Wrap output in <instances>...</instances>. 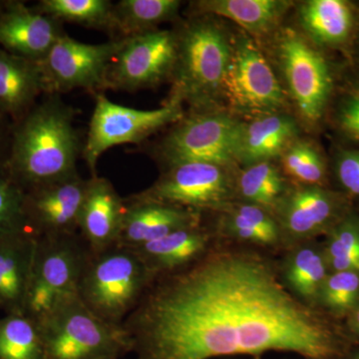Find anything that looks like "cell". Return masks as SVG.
Wrapping results in <instances>:
<instances>
[{
    "instance_id": "7",
    "label": "cell",
    "mask_w": 359,
    "mask_h": 359,
    "mask_svg": "<svg viewBox=\"0 0 359 359\" xmlns=\"http://www.w3.org/2000/svg\"><path fill=\"white\" fill-rule=\"evenodd\" d=\"M183 117L182 104L177 101L169 100L158 109L139 110L111 102L104 93L95 94V106L82 153L91 176H96L97 163L110 148L123 144H140Z\"/></svg>"
},
{
    "instance_id": "32",
    "label": "cell",
    "mask_w": 359,
    "mask_h": 359,
    "mask_svg": "<svg viewBox=\"0 0 359 359\" xmlns=\"http://www.w3.org/2000/svg\"><path fill=\"white\" fill-rule=\"evenodd\" d=\"M25 200V191L6 165L0 167V238L32 233L26 218Z\"/></svg>"
},
{
    "instance_id": "26",
    "label": "cell",
    "mask_w": 359,
    "mask_h": 359,
    "mask_svg": "<svg viewBox=\"0 0 359 359\" xmlns=\"http://www.w3.org/2000/svg\"><path fill=\"white\" fill-rule=\"evenodd\" d=\"M287 4L278 0H205L195 7L198 13L224 16L250 33L262 34L278 22Z\"/></svg>"
},
{
    "instance_id": "18",
    "label": "cell",
    "mask_w": 359,
    "mask_h": 359,
    "mask_svg": "<svg viewBox=\"0 0 359 359\" xmlns=\"http://www.w3.org/2000/svg\"><path fill=\"white\" fill-rule=\"evenodd\" d=\"M125 199L120 197L109 180L91 176L79 218L80 237L89 252H98L117 244Z\"/></svg>"
},
{
    "instance_id": "15",
    "label": "cell",
    "mask_w": 359,
    "mask_h": 359,
    "mask_svg": "<svg viewBox=\"0 0 359 359\" xmlns=\"http://www.w3.org/2000/svg\"><path fill=\"white\" fill-rule=\"evenodd\" d=\"M88 180L78 173L25 191V209L30 230L37 237L76 235Z\"/></svg>"
},
{
    "instance_id": "21",
    "label": "cell",
    "mask_w": 359,
    "mask_h": 359,
    "mask_svg": "<svg viewBox=\"0 0 359 359\" xmlns=\"http://www.w3.org/2000/svg\"><path fill=\"white\" fill-rule=\"evenodd\" d=\"M45 95L39 62L0 48V112L13 124L20 121Z\"/></svg>"
},
{
    "instance_id": "22",
    "label": "cell",
    "mask_w": 359,
    "mask_h": 359,
    "mask_svg": "<svg viewBox=\"0 0 359 359\" xmlns=\"http://www.w3.org/2000/svg\"><path fill=\"white\" fill-rule=\"evenodd\" d=\"M295 131L294 121L283 115H269L240 124L236 160L252 165L283 154Z\"/></svg>"
},
{
    "instance_id": "19",
    "label": "cell",
    "mask_w": 359,
    "mask_h": 359,
    "mask_svg": "<svg viewBox=\"0 0 359 359\" xmlns=\"http://www.w3.org/2000/svg\"><path fill=\"white\" fill-rule=\"evenodd\" d=\"M217 240L215 231L198 224L173 231L132 250L140 257L156 280L195 263Z\"/></svg>"
},
{
    "instance_id": "29",
    "label": "cell",
    "mask_w": 359,
    "mask_h": 359,
    "mask_svg": "<svg viewBox=\"0 0 359 359\" xmlns=\"http://www.w3.org/2000/svg\"><path fill=\"white\" fill-rule=\"evenodd\" d=\"M285 191L280 172L269 161L249 165L237 181V195L241 199L247 204L264 208L271 214Z\"/></svg>"
},
{
    "instance_id": "25",
    "label": "cell",
    "mask_w": 359,
    "mask_h": 359,
    "mask_svg": "<svg viewBox=\"0 0 359 359\" xmlns=\"http://www.w3.org/2000/svg\"><path fill=\"white\" fill-rule=\"evenodd\" d=\"M179 0H120L113 6L111 39H127L155 32L179 13Z\"/></svg>"
},
{
    "instance_id": "23",
    "label": "cell",
    "mask_w": 359,
    "mask_h": 359,
    "mask_svg": "<svg viewBox=\"0 0 359 359\" xmlns=\"http://www.w3.org/2000/svg\"><path fill=\"white\" fill-rule=\"evenodd\" d=\"M278 264L290 292L306 304L318 306L321 287L330 273L323 247L311 242L294 245L287 249Z\"/></svg>"
},
{
    "instance_id": "17",
    "label": "cell",
    "mask_w": 359,
    "mask_h": 359,
    "mask_svg": "<svg viewBox=\"0 0 359 359\" xmlns=\"http://www.w3.org/2000/svg\"><path fill=\"white\" fill-rule=\"evenodd\" d=\"M201 214L153 201L125 199L117 244L136 249L181 229L201 224Z\"/></svg>"
},
{
    "instance_id": "13",
    "label": "cell",
    "mask_w": 359,
    "mask_h": 359,
    "mask_svg": "<svg viewBox=\"0 0 359 359\" xmlns=\"http://www.w3.org/2000/svg\"><path fill=\"white\" fill-rule=\"evenodd\" d=\"M221 90L231 105L250 112L269 113L283 103L275 73L252 40L238 39L231 48Z\"/></svg>"
},
{
    "instance_id": "14",
    "label": "cell",
    "mask_w": 359,
    "mask_h": 359,
    "mask_svg": "<svg viewBox=\"0 0 359 359\" xmlns=\"http://www.w3.org/2000/svg\"><path fill=\"white\" fill-rule=\"evenodd\" d=\"M280 59L299 111L309 121H318L332 94V74L327 61L294 33H287L282 40Z\"/></svg>"
},
{
    "instance_id": "30",
    "label": "cell",
    "mask_w": 359,
    "mask_h": 359,
    "mask_svg": "<svg viewBox=\"0 0 359 359\" xmlns=\"http://www.w3.org/2000/svg\"><path fill=\"white\" fill-rule=\"evenodd\" d=\"M330 273H359V219L347 215L327 233L321 245Z\"/></svg>"
},
{
    "instance_id": "1",
    "label": "cell",
    "mask_w": 359,
    "mask_h": 359,
    "mask_svg": "<svg viewBox=\"0 0 359 359\" xmlns=\"http://www.w3.org/2000/svg\"><path fill=\"white\" fill-rule=\"evenodd\" d=\"M339 320L292 294L268 255L217 240L195 263L156 278L123 327L138 359H344L358 341Z\"/></svg>"
},
{
    "instance_id": "12",
    "label": "cell",
    "mask_w": 359,
    "mask_h": 359,
    "mask_svg": "<svg viewBox=\"0 0 359 359\" xmlns=\"http://www.w3.org/2000/svg\"><path fill=\"white\" fill-rule=\"evenodd\" d=\"M273 215L285 249L327 235L347 216L340 196L321 186L309 185L285 191Z\"/></svg>"
},
{
    "instance_id": "36",
    "label": "cell",
    "mask_w": 359,
    "mask_h": 359,
    "mask_svg": "<svg viewBox=\"0 0 359 359\" xmlns=\"http://www.w3.org/2000/svg\"><path fill=\"white\" fill-rule=\"evenodd\" d=\"M13 122L0 112V167L6 164L11 147Z\"/></svg>"
},
{
    "instance_id": "16",
    "label": "cell",
    "mask_w": 359,
    "mask_h": 359,
    "mask_svg": "<svg viewBox=\"0 0 359 359\" xmlns=\"http://www.w3.org/2000/svg\"><path fill=\"white\" fill-rule=\"evenodd\" d=\"M66 34L62 22L23 2L0 7V48L13 55L39 62Z\"/></svg>"
},
{
    "instance_id": "4",
    "label": "cell",
    "mask_w": 359,
    "mask_h": 359,
    "mask_svg": "<svg viewBox=\"0 0 359 359\" xmlns=\"http://www.w3.org/2000/svg\"><path fill=\"white\" fill-rule=\"evenodd\" d=\"M36 321L43 359H117L133 349L123 325L101 320L78 295Z\"/></svg>"
},
{
    "instance_id": "33",
    "label": "cell",
    "mask_w": 359,
    "mask_h": 359,
    "mask_svg": "<svg viewBox=\"0 0 359 359\" xmlns=\"http://www.w3.org/2000/svg\"><path fill=\"white\" fill-rule=\"evenodd\" d=\"M282 163L285 173L304 185L320 186L325 180V162L318 151L306 142H297L285 149Z\"/></svg>"
},
{
    "instance_id": "3",
    "label": "cell",
    "mask_w": 359,
    "mask_h": 359,
    "mask_svg": "<svg viewBox=\"0 0 359 359\" xmlns=\"http://www.w3.org/2000/svg\"><path fill=\"white\" fill-rule=\"evenodd\" d=\"M154 280L134 250L114 245L89 252L78 297L101 320L122 325Z\"/></svg>"
},
{
    "instance_id": "27",
    "label": "cell",
    "mask_w": 359,
    "mask_h": 359,
    "mask_svg": "<svg viewBox=\"0 0 359 359\" xmlns=\"http://www.w3.org/2000/svg\"><path fill=\"white\" fill-rule=\"evenodd\" d=\"M113 6L110 0H40L34 8L60 22L103 30L111 36Z\"/></svg>"
},
{
    "instance_id": "9",
    "label": "cell",
    "mask_w": 359,
    "mask_h": 359,
    "mask_svg": "<svg viewBox=\"0 0 359 359\" xmlns=\"http://www.w3.org/2000/svg\"><path fill=\"white\" fill-rule=\"evenodd\" d=\"M125 39H110L100 44H88L67 34L52 46L39 61L45 95H61L75 89L104 93V82L111 60Z\"/></svg>"
},
{
    "instance_id": "5",
    "label": "cell",
    "mask_w": 359,
    "mask_h": 359,
    "mask_svg": "<svg viewBox=\"0 0 359 359\" xmlns=\"http://www.w3.org/2000/svg\"><path fill=\"white\" fill-rule=\"evenodd\" d=\"M176 34L178 56L170 100L188 101L201 107L221 90L231 47L218 26L200 18L187 23Z\"/></svg>"
},
{
    "instance_id": "24",
    "label": "cell",
    "mask_w": 359,
    "mask_h": 359,
    "mask_svg": "<svg viewBox=\"0 0 359 359\" xmlns=\"http://www.w3.org/2000/svg\"><path fill=\"white\" fill-rule=\"evenodd\" d=\"M301 20L314 41L325 46H339L353 32L354 13L342 0H311L302 6Z\"/></svg>"
},
{
    "instance_id": "2",
    "label": "cell",
    "mask_w": 359,
    "mask_h": 359,
    "mask_svg": "<svg viewBox=\"0 0 359 359\" xmlns=\"http://www.w3.org/2000/svg\"><path fill=\"white\" fill-rule=\"evenodd\" d=\"M84 142L75 127V112L61 95H43L13 124L6 167L25 191L78 174Z\"/></svg>"
},
{
    "instance_id": "31",
    "label": "cell",
    "mask_w": 359,
    "mask_h": 359,
    "mask_svg": "<svg viewBox=\"0 0 359 359\" xmlns=\"http://www.w3.org/2000/svg\"><path fill=\"white\" fill-rule=\"evenodd\" d=\"M358 304L359 273L353 271L328 273L318 294V308L340 320L346 318Z\"/></svg>"
},
{
    "instance_id": "35",
    "label": "cell",
    "mask_w": 359,
    "mask_h": 359,
    "mask_svg": "<svg viewBox=\"0 0 359 359\" xmlns=\"http://www.w3.org/2000/svg\"><path fill=\"white\" fill-rule=\"evenodd\" d=\"M337 175L344 190L359 197V150L346 151L339 156Z\"/></svg>"
},
{
    "instance_id": "6",
    "label": "cell",
    "mask_w": 359,
    "mask_h": 359,
    "mask_svg": "<svg viewBox=\"0 0 359 359\" xmlns=\"http://www.w3.org/2000/svg\"><path fill=\"white\" fill-rule=\"evenodd\" d=\"M88 254L79 233L39 238L25 313L39 320L76 297Z\"/></svg>"
},
{
    "instance_id": "38",
    "label": "cell",
    "mask_w": 359,
    "mask_h": 359,
    "mask_svg": "<svg viewBox=\"0 0 359 359\" xmlns=\"http://www.w3.org/2000/svg\"><path fill=\"white\" fill-rule=\"evenodd\" d=\"M344 359H359V346L354 347L353 351L347 354L346 358Z\"/></svg>"
},
{
    "instance_id": "8",
    "label": "cell",
    "mask_w": 359,
    "mask_h": 359,
    "mask_svg": "<svg viewBox=\"0 0 359 359\" xmlns=\"http://www.w3.org/2000/svg\"><path fill=\"white\" fill-rule=\"evenodd\" d=\"M237 182L224 167L204 162H184L167 166L150 188L134 194V199L153 201L202 214L222 212L233 203Z\"/></svg>"
},
{
    "instance_id": "10",
    "label": "cell",
    "mask_w": 359,
    "mask_h": 359,
    "mask_svg": "<svg viewBox=\"0 0 359 359\" xmlns=\"http://www.w3.org/2000/svg\"><path fill=\"white\" fill-rule=\"evenodd\" d=\"M178 56L176 32L155 30L124 40L106 72L104 91L134 92L172 78Z\"/></svg>"
},
{
    "instance_id": "28",
    "label": "cell",
    "mask_w": 359,
    "mask_h": 359,
    "mask_svg": "<svg viewBox=\"0 0 359 359\" xmlns=\"http://www.w3.org/2000/svg\"><path fill=\"white\" fill-rule=\"evenodd\" d=\"M0 359H43L36 320L27 314H7L0 320Z\"/></svg>"
},
{
    "instance_id": "20",
    "label": "cell",
    "mask_w": 359,
    "mask_h": 359,
    "mask_svg": "<svg viewBox=\"0 0 359 359\" xmlns=\"http://www.w3.org/2000/svg\"><path fill=\"white\" fill-rule=\"evenodd\" d=\"M37 243L32 233L0 238V309L7 314H26Z\"/></svg>"
},
{
    "instance_id": "11",
    "label": "cell",
    "mask_w": 359,
    "mask_h": 359,
    "mask_svg": "<svg viewBox=\"0 0 359 359\" xmlns=\"http://www.w3.org/2000/svg\"><path fill=\"white\" fill-rule=\"evenodd\" d=\"M177 124L159 147L167 166L204 162L224 167L236 160L240 123L219 113L197 112Z\"/></svg>"
},
{
    "instance_id": "34",
    "label": "cell",
    "mask_w": 359,
    "mask_h": 359,
    "mask_svg": "<svg viewBox=\"0 0 359 359\" xmlns=\"http://www.w3.org/2000/svg\"><path fill=\"white\" fill-rule=\"evenodd\" d=\"M337 121L346 136L359 141V86L351 90L340 104Z\"/></svg>"
},
{
    "instance_id": "39",
    "label": "cell",
    "mask_w": 359,
    "mask_h": 359,
    "mask_svg": "<svg viewBox=\"0 0 359 359\" xmlns=\"http://www.w3.org/2000/svg\"><path fill=\"white\" fill-rule=\"evenodd\" d=\"M0 7H1V4H0Z\"/></svg>"
},
{
    "instance_id": "37",
    "label": "cell",
    "mask_w": 359,
    "mask_h": 359,
    "mask_svg": "<svg viewBox=\"0 0 359 359\" xmlns=\"http://www.w3.org/2000/svg\"><path fill=\"white\" fill-rule=\"evenodd\" d=\"M346 328L354 339L359 340V304L346 318Z\"/></svg>"
}]
</instances>
